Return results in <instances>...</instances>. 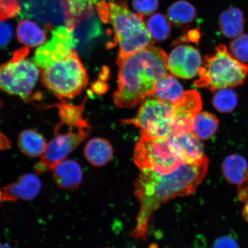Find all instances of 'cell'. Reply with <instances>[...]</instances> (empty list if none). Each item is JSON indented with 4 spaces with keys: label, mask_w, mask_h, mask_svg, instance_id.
Wrapping results in <instances>:
<instances>
[{
    "label": "cell",
    "mask_w": 248,
    "mask_h": 248,
    "mask_svg": "<svg viewBox=\"0 0 248 248\" xmlns=\"http://www.w3.org/2000/svg\"><path fill=\"white\" fill-rule=\"evenodd\" d=\"M202 108L200 93L195 90L184 92L173 104V133L191 132L192 120ZM172 133V134H173Z\"/></svg>",
    "instance_id": "8fae6325"
},
{
    "label": "cell",
    "mask_w": 248,
    "mask_h": 248,
    "mask_svg": "<svg viewBox=\"0 0 248 248\" xmlns=\"http://www.w3.org/2000/svg\"><path fill=\"white\" fill-rule=\"evenodd\" d=\"M213 248H239V246L234 238L230 235H226L217 239Z\"/></svg>",
    "instance_id": "4dcf8cb0"
},
{
    "label": "cell",
    "mask_w": 248,
    "mask_h": 248,
    "mask_svg": "<svg viewBox=\"0 0 248 248\" xmlns=\"http://www.w3.org/2000/svg\"><path fill=\"white\" fill-rule=\"evenodd\" d=\"M209 160L204 156L193 163H184L169 174L142 170L135 184V195L140 203L133 237L145 239L152 215L162 203L195 191L206 175Z\"/></svg>",
    "instance_id": "7a4b0ae2"
},
{
    "label": "cell",
    "mask_w": 248,
    "mask_h": 248,
    "mask_svg": "<svg viewBox=\"0 0 248 248\" xmlns=\"http://www.w3.org/2000/svg\"><path fill=\"white\" fill-rule=\"evenodd\" d=\"M0 248H13L8 244L0 243Z\"/></svg>",
    "instance_id": "74e56055"
},
{
    "label": "cell",
    "mask_w": 248,
    "mask_h": 248,
    "mask_svg": "<svg viewBox=\"0 0 248 248\" xmlns=\"http://www.w3.org/2000/svg\"><path fill=\"white\" fill-rule=\"evenodd\" d=\"M197 15L196 9L185 0L173 3L167 11L169 20L176 26L193 22Z\"/></svg>",
    "instance_id": "603a6c76"
},
{
    "label": "cell",
    "mask_w": 248,
    "mask_h": 248,
    "mask_svg": "<svg viewBox=\"0 0 248 248\" xmlns=\"http://www.w3.org/2000/svg\"><path fill=\"white\" fill-rule=\"evenodd\" d=\"M244 23L243 12L235 8L223 12L219 19L220 30L223 35L228 38H236L241 35L244 31Z\"/></svg>",
    "instance_id": "ffe728a7"
},
{
    "label": "cell",
    "mask_w": 248,
    "mask_h": 248,
    "mask_svg": "<svg viewBox=\"0 0 248 248\" xmlns=\"http://www.w3.org/2000/svg\"><path fill=\"white\" fill-rule=\"evenodd\" d=\"M13 36V30L10 24L0 21V49L5 47Z\"/></svg>",
    "instance_id": "f546056e"
},
{
    "label": "cell",
    "mask_w": 248,
    "mask_h": 248,
    "mask_svg": "<svg viewBox=\"0 0 248 248\" xmlns=\"http://www.w3.org/2000/svg\"><path fill=\"white\" fill-rule=\"evenodd\" d=\"M17 142L21 153L31 158L41 157L47 144L44 136L33 129L21 132Z\"/></svg>",
    "instance_id": "e0dca14e"
},
{
    "label": "cell",
    "mask_w": 248,
    "mask_h": 248,
    "mask_svg": "<svg viewBox=\"0 0 248 248\" xmlns=\"http://www.w3.org/2000/svg\"><path fill=\"white\" fill-rule=\"evenodd\" d=\"M184 93L181 83L172 76L168 74L157 80L153 96L160 100L174 104Z\"/></svg>",
    "instance_id": "d6986e66"
},
{
    "label": "cell",
    "mask_w": 248,
    "mask_h": 248,
    "mask_svg": "<svg viewBox=\"0 0 248 248\" xmlns=\"http://www.w3.org/2000/svg\"><path fill=\"white\" fill-rule=\"evenodd\" d=\"M202 64L199 51L193 46H179L167 58L168 70L173 76L191 79L198 74Z\"/></svg>",
    "instance_id": "30bf717a"
},
{
    "label": "cell",
    "mask_w": 248,
    "mask_h": 248,
    "mask_svg": "<svg viewBox=\"0 0 248 248\" xmlns=\"http://www.w3.org/2000/svg\"><path fill=\"white\" fill-rule=\"evenodd\" d=\"M76 46L74 31L58 26L52 31L51 39L34 56L43 85L62 101L77 97L88 85L86 70Z\"/></svg>",
    "instance_id": "6da1fadb"
},
{
    "label": "cell",
    "mask_w": 248,
    "mask_h": 248,
    "mask_svg": "<svg viewBox=\"0 0 248 248\" xmlns=\"http://www.w3.org/2000/svg\"><path fill=\"white\" fill-rule=\"evenodd\" d=\"M97 11L99 17L104 23H108L109 20V8L105 0L98 2L97 4Z\"/></svg>",
    "instance_id": "1f68e13d"
},
{
    "label": "cell",
    "mask_w": 248,
    "mask_h": 248,
    "mask_svg": "<svg viewBox=\"0 0 248 248\" xmlns=\"http://www.w3.org/2000/svg\"><path fill=\"white\" fill-rule=\"evenodd\" d=\"M42 187L41 181L38 176L32 173H26L16 181L3 187L4 202L32 201L39 194Z\"/></svg>",
    "instance_id": "4fadbf2b"
},
{
    "label": "cell",
    "mask_w": 248,
    "mask_h": 248,
    "mask_svg": "<svg viewBox=\"0 0 248 248\" xmlns=\"http://www.w3.org/2000/svg\"><path fill=\"white\" fill-rule=\"evenodd\" d=\"M85 102L79 106L62 104L58 106L62 123L70 126H85L89 124L83 119L82 111Z\"/></svg>",
    "instance_id": "d4e9b609"
},
{
    "label": "cell",
    "mask_w": 248,
    "mask_h": 248,
    "mask_svg": "<svg viewBox=\"0 0 248 248\" xmlns=\"http://www.w3.org/2000/svg\"><path fill=\"white\" fill-rule=\"evenodd\" d=\"M200 38V33L197 30L188 31L187 34L183 35L179 39V41H185V40H190L191 42H196Z\"/></svg>",
    "instance_id": "836d02e7"
},
{
    "label": "cell",
    "mask_w": 248,
    "mask_h": 248,
    "mask_svg": "<svg viewBox=\"0 0 248 248\" xmlns=\"http://www.w3.org/2000/svg\"><path fill=\"white\" fill-rule=\"evenodd\" d=\"M213 104L219 112L230 113L237 106V95L230 89L218 90L214 96Z\"/></svg>",
    "instance_id": "484cf974"
},
{
    "label": "cell",
    "mask_w": 248,
    "mask_h": 248,
    "mask_svg": "<svg viewBox=\"0 0 248 248\" xmlns=\"http://www.w3.org/2000/svg\"><path fill=\"white\" fill-rule=\"evenodd\" d=\"M218 124L213 114L206 111L199 112L192 120L191 132L199 139L207 140L215 134Z\"/></svg>",
    "instance_id": "7402d4cb"
},
{
    "label": "cell",
    "mask_w": 248,
    "mask_h": 248,
    "mask_svg": "<svg viewBox=\"0 0 248 248\" xmlns=\"http://www.w3.org/2000/svg\"><path fill=\"white\" fill-rule=\"evenodd\" d=\"M231 54L235 60L246 63L248 62V35H241L231 43L229 46Z\"/></svg>",
    "instance_id": "4316f807"
},
{
    "label": "cell",
    "mask_w": 248,
    "mask_h": 248,
    "mask_svg": "<svg viewBox=\"0 0 248 248\" xmlns=\"http://www.w3.org/2000/svg\"><path fill=\"white\" fill-rule=\"evenodd\" d=\"M86 159L96 167L105 166L113 157L112 147L107 140L96 138L86 144L84 149Z\"/></svg>",
    "instance_id": "2e32d148"
},
{
    "label": "cell",
    "mask_w": 248,
    "mask_h": 248,
    "mask_svg": "<svg viewBox=\"0 0 248 248\" xmlns=\"http://www.w3.org/2000/svg\"><path fill=\"white\" fill-rule=\"evenodd\" d=\"M20 11L18 0H0V21L16 16Z\"/></svg>",
    "instance_id": "83f0119b"
},
{
    "label": "cell",
    "mask_w": 248,
    "mask_h": 248,
    "mask_svg": "<svg viewBox=\"0 0 248 248\" xmlns=\"http://www.w3.org/2000/svg\"><path fill=\"white\" fill-rule=\"evenodd\" d=\"M74 33L77 40L76 48L88 51L103 36V28L94 7L77 21Z\"/></svg>",
    "instance_id": "7c38bea8"
},
{
    "label": "cell",
    "mask_w": 248,
    "mask_h": 248,
    "mask_svg": "<svg viewBox=\"0 0 248 248\" xmlns=\"http://www.w3.org/2000/svg\"><path fill=\"white\" fill-rule=\"evenodd\" d=\"M109 19L114 31L113 45L120 46L118 58L131 55L153 44L145 27L142 15L128 9L124 0H111L108 3Z\"/></svg>",
    "instance_id": "5b68a950"
},
{
    "label": "cell",
    "mask_w": 248,
    "mask_h": 248,
    "mask_svg": "<svg viewBox=\"0 0 248 248\" xmlns=\"http://www.w3.org/2000/svg\"><path fill=\"white\" fill-rule=\"evenodd\" d=\"M18 41L27 47H40L46 43V35L38 24L30 20L19 21L17 27Z\"/></svg>",
    "instance_id": "ac0fdd59"
},
{
    "label": "cell",
    "mask_w": 248,
    "mask_h": 248,
    "mask_svg": "<svg viewBox=\"0 0 248 248\" xmlns=\"http://www.w3.org/2000/svg\"><path fill=\"white\" fill-rule=\"evenodd\" d=\"M51 170L56 185L61 188L73 190L81 184L82 170L79 164L75 160L62 161Z\"/></svg>",
    "instance_id": "9a60e30c"
},
{
    "label": "cell",
    "mask_w": 248,
    "mask_h": 248,
    "mask_svg": "<svg viewBox=\"0 0 248 248\" xmlns=\"http://www.w3.org/2000/svg\"><path fill=\"white\" fill-rule=\"evenodd\" d=\"M238 198L244 202L248 200V172L243 181L238 185Z\"/></svg>",
    "instance_id": "d6a6232c"
},
{
    "label": "cell",
    "mask_w": 248,
    "mask_h": 248,
    "mask_svg": "<svg viewBox=\"0 0 248 248\" xmlns=\"http://www.w3.org/2000/svg\"><path fill=\"white\" fill-rule=\"evenodd\" d=\"M173 104L155 97L142 102L137 116L123 121L141 129V133L156 139H167L173 133Z\"/></svg>",
    "instance_id": "ba28073f"
},
{
    "label": "cell",
    "mask_w": 248,
    "mask_h": 248,
    "mask_svg": "<svg viewBox=\"0 0 248 248\" xmlns=\"http://www.w3.org/2000/svg\"><path fill=\"white\" fill-rule=\"evenodd\" d=\"M243 217L248 222V200L246 202L243 210Z\"/></svg>",
    "instance_id": "d590c367"
},
{
    "label": "cell",
    "mask_w": 248,
    "mask_h": 248,
    "mask_svg": "<svg viewBox=\"0 0 248 248\" xmlns=\"http://www.w3.org/2000/svg\"><path fill=\"white\" fill-rule=\"evenodd\" d=\"M25 46L14 52L13 57L0 65V89L26 101L38 100L41 94L35 91L41 72L35 61L28 58Z\"/></svg>",
    "instance_id": "8992f818"
},
{
    "label": "cell",
    "mask_w": 248,
    "mask_h": 248,
    "mask_svg": "<svg viewBox=\"0 0 248 248\" xmlns=\"http://www.w3.org/2000/svg\"><path fill=\"white\" fill-rule=\"evenodd\" d=\"M248 73V66L235 60L221 44L215 53L204 58L194 85L213 92L236 87L243 84Z\"/></svg>",
    "instance_id": "277c9868"
},
{
    "label": "cell",
    "mask_w": 248,
    "mask_h": 248,
    "mask_svg": "<svg viewBox=\"0 0 248 248\" xmlns=\"http://www.w3.org/2000/svg\"><path fill=\"white\" fill-rule=\"evenodd\" d=\"M223 175L229 183L239 185L248 173L247 160L238 155H232L226 158L222 164Z\"/></svg>",
    "instance_id": "44dd1931"
},
{
    "label": "cell",
    "mask_w": 248,
    "mask_h": 248,
    "mask_svg": "<svg viewBox=\"0 0 248 248\" xmlns=\"http://www.w3.org/2000/svg\"><path fill=\"white\" fill-rule=\"evenodd\" d=\"M147 30L153 40L162 42L168 39L170 34L169 21L162 14H157L149 18L147 22Z\"/></svg>",
    "instance_id": "cb8c5ba5"
},
{
    "label": "cell",
    "mask_w": 248,
    "mask_h": 248,
    "mask_svg": "<svg viewBox=\"0 0 248 248\" xmlns=\"http://www.w3.org/2000/svg\"><path fill=\"white\" fill-rule=\"evenodd\" d=\"M3 202H4V191L0 189V204Z\"/></svg>",
    "instance_id": "8d00e7d4"
},
{
    "label": "cell",
    "mask_w": 248,
    "mask_h": 248,
    "mask_svg": "<svg viewBox=\"0 0 248 248\" xmlns=\"http://www.w3.org/2000/svg\"><path fill=\"white\" fill-rule=\"evenodd\" d=\"M11 146V141L0 131V151L7 150Z\"/></svg>",
    "instance_id": "e575fe53"
},
{
    "label": "cell",
    "mask_w": 248,
    "mask_h": 248,
    "mask_svg": "<svg viewBox=\"0 0 248 248\" xmlns=\"http://www.w3.org/2000/svg\"><path fill=\"white\" fill-rule=\"evenodd\" d=\"M159 6V0H133V7L138 14L148 15L154 13Z\"/></svg>",
    "instance_id": "f1b7e54d"
},
{
    "label": "cell",
    "mask_w": 248,
    "mask_h": 248,
    "mask_svg": "<svg viewBox=\"0 0 248 248\" xmlns=\"http://www.w3.org/2000/svg\"><path fill=\"white\" fill-rule=\"evenodd\" d=\"M167 58L163 49L151 45L117 58L119 87L113 95L116 106L133 108L153 96L157 80L169 74Z\"/></svg>",
    "instance_id": "3957f363"
},
{
    "label": "cell",
    "mask_w": 248,
    "mask_h": 248,
    "mask_svg": "<svg viewBox=\"0 0 248 248\" xmlns=\"http://www.w3.org/2000/svg\"><path fill=\"white\" fill-rule=\"evenodd\" d=\"M89 129V125L70 126L69 131L65 132L56 129L54 137L46 144L40 163L51 170L84 140Z\"/></svg>",
    "instance_id": "9c48e42d"
},
{
    "label": "cell",
    "mask_w": 248,
    "mask_h": 248,
    "mask_svg": "<svg viewBox=\"0 0 248 248\" xmlns=\"http://www.w3.org/2000/svg\"><path fill=\"white\" fill-rule=\"evenodd\" d=\"M167 141L170 148L185 163H193L204 156L202 144L191 132L173 133Z\"/></svg>",
    "instance_id": "5bb4252c"
},
{
    "label": "cell",
    "mask_w": 248,
    "mask_h": 248,
    "mask_svg": "<svg viewBox=\"0 0 248 248\" xmlns=\"http://www.w3.org/2000/svg\"><path fill=\"white\" fill-rule=\"evenodd\" d=\"M134 161L141 170L162 175L171 173L185 163L170 148L167 138H154L142 133L136 145Z\"/></svg>",
    "instance_id": "52a82bcc"
}]
</instances>
